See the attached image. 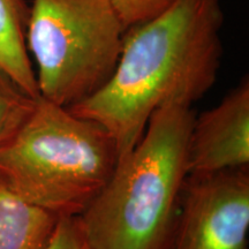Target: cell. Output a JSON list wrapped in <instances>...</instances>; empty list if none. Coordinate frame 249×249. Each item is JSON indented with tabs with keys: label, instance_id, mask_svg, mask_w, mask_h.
Returning a JSON list of instances; mask_svg holds the SVG:
<instances>
[{
	"label": "cell",
	"instance_id": "cell-9",
	"mask_svg": "<svg viewBox=\"0 0 249 249\" xmlns=\"http://www.w3.org/2000/svg\"><path fill=\"white\" fill-rule=\"evenodd\" d=\"M35 101L0 71V144L29 116Z\"/></svg>",
	"mask_w": 249,
	"mask_h": 249
},
{
	"label": "cell",
	"instance_id": "cell-3",
	"mask_svg": "<svg viewBox=\"0 0 249 249\" xmlns=\"http://www.w3.org/2000/svg\"><path fill=\"white\" fill-rule=\"evenodd\" d=\"M119 158L105 127L39 96L29 116L0 144V181L59 217H80Z\"/></svg>",
	"mask_w": 249,
	"mask_h": 249
},
{
	"label": "cell",
	"instance_id": "cell-7",
	"mask_svg": "<svg viewBox=\"0 0 249 249\" xmlns=\"http://www.w3.org/2000/svg\"><path fill=\"white\" fill-rule=\"evenodd\" d=\"M60 218L24 201L0 181V249H46Z\"/></svg>",
	"mask_w": 249,
	"mask_h": 249
},
{
	"label": "cell",
	"instance_id": "cell-11",
	"mask_svg": "<svg viewBox=\"0 0 249 249\" xmlns=\"http://www.w3.org/2000/svg\"><path fill=\"white\" fill-rule=\"evenodd\" d=\"M46 249H90L79 217H61Z\"/></svg>",
	"mask_w": 249,
	"mask_h": 249
},
{
	"label": "cell",
	"instance_id": "cell-8",
	"mask_svg": "<svg viewBox=\"0 0 249 249\" xmlns=\"http://www.w3.org/2000/svg\"><path fill=\"white\" fill-rule=\"evenodd\" d=\"M29 15L26 0H0V71L27 95L38 98L36 73L26 43Z\"/></svg>",
	"mask_w": 249,
	"mask_h": 249
},
{
	"label": "cell",
	"instance_id": "cell-1",
	"mask_svg": "<svg viewBox=\"0 0 249 249\" xmlns=\"http://www.w3.org/2000/svg\"><path fill=\"white\" fill-rule=\"evenodd\" d=\"M224 21L222 0H176L128 28L110 81L67 108L105 127L124 157L158 107L167 102L193 105L213 88L222 64Z\"/></svg>",
	"mask_w": 249,
	"mask_h": 249
},
{
	"label": "cell",
	"instance_id": "cell-6",
	"mask_svg": "<svg viewBox=\"0 0 249 249\" xmlns=\"http://www.w3.org/2000/svg\"><path fill=\"white\" fill-rule=\"evenodd\" d=\"M249 167V80L245 76L216 107L195 116L188 176Z\"/></svg>",
	"mask_w": 249,
	"mask_h": 249
},
{
	"label": "cell",
	"instance_id": "cell-4",
	"mask_svg": "<svg viewBox=\"0 0 249 249\" xmlns=\"http://www.w3.org/2000/svg\"><path fill=\"white\" fill-rule=\"evenodd\" d=\"M124 33L111 0H33L26 43L40 97L71 107L95 95L116 71Z\"/></svg>",
	"mask_w": 249,
	"mask_h": 249
},
{
	"label": "cell",
	"instance_id": "cell-2",
	"mask_svg": "<svg viewBox=\"0 0 249 249\" xmlns=\"http://www.w3.org/2000/svg\"><path fill=\"white\" fill-rule=\"evenodd\" d=\"M195 116L182 102L152 113L142 138L79 217L90 249L171 248Z\"/></svg>",
	"mask_w": 249,
	"mask_h": 249
},
{
	"label": "cell",
	"instance_id": "cell-5",
	"mask_svg": "<svg viewBox=\"0 0 249 249\" xmlns=\"http://www.w3.org/2000/svg\"><path fill=\"white\" fill-rule=\"evenodd\" d=\"M249 167L188 176L170 249H248Z\"/></svg>",
	"mask_w": 249,
	"mask_h": 249
},
{
	"label": "cell",
	"instance_id": "cell-10",
	"mask_svg": "<svg viewBox=\"0 0 249 249\" xmlns=\"http://www.w3.org/2000/svg\"><path fill=\"white\" fill-rule=\"evenodd\" d=\"M126 30L151 20L176 0H111Z\"/></svg>",
	"mask_w": 249,
	"mask_h": 249
}]
</instances>
